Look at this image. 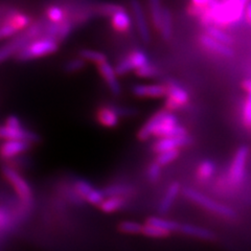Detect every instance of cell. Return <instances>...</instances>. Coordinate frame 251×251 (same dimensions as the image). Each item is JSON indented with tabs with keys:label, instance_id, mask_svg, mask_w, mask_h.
Listing matches in <instances>:
<instances>
[{
	"label": "cell",
	"instance_id": "cell-1",
	"mask_svg": "<svg viewBox=\"0 0 251 251\" xmlns=\"http://www.w3.org/2000/svg\"><path fill=\"white\" fill-rule=\"evenodd\" d=\"M251 0H224L219 2L214 18V25L218 27H229L237 25L245 18L247 4Z\"/></svg>",
	"mask_w": 251,
	"mask_h": 251
},
{
	"label": "cell",
	"instance_id": "cell-2",
	"mask_svg": "<svg viewBox=\"0 0 251 251\" xmlns=\"http://www.w3.org/2000/svg\"><path fill=\"white\" fill-rule=\"evenodd\" d=\"M249 154L250 149L245 145L240 146L235 150L226 175L227 187L229 190H238L244 183Z\"/></svg>",
	"mask_w": 251,
	"mask_h": 251
},
{
	"label": "cell",
	"instance_id": "cell-3",
	"mask_svg": "<svg viewBox=\"0 0 251 251\" xmlns=\"http://www.w3.org/2000/svg\"><path fill=\"white\" fill-rule=\"evenodd\" d=\"M44 28L45 27H43V22H37L35 25H30L25 33L16 37L11 43L3 45L1 50H0V61L4 62L13 54H17L21 50L29 44L30 40H33L34 38L40 35Z\"/></svg>",
	"mask_w": 251,
	"mask_h": 251
},
{
	"label": "cell",
	"instance_id": "cell-4",
	"mask_svg": "<svg viewBox=\"0 0 251 251\" xmlns=\"http://www.w3.org/2000/svg\"><path fill=\"white\" fill-rule=\"evenodd\" d=\"M183 194L187 199H190L194 203L198 204L199 206L209 210L210 213L219 215L227 219H233L235 218V216H237L235 211L231 207L225 205V204L216 202L214 199H211L207 197V196L199 193L198 191L193 190V188H190V187L185 188L183 191Z\"/></svg>",
	"mask_w": 251,
	"mask_h": 251
},
{
	"label": "cell",
	"instance_id": "cell-5",
	"mask_svg": "<svg viewBox=\"0 0 251 251\" xmlns=\"http://www.w3.org/2000/svg\"><path fill=\"white\" fill-rule=\"evenodd\" d=\"M59 47L58 41L51 38H43L40 40L30 42L25 49L21 50L17 54L16 59L18 61H27L35 58H39L46 54L57 51Z\"/></svg>",
	"mask_w": 251,
	"mask_h": 251
},
{
	"label": "cell",
	"instance_id": "cell-6",
	"mask_svg": "<svg viewBox=\"0 0 251 251\" xmlns=\"http://www.w3.org/2000/svg\"><path fill=\"white\" fill-rule=\"evenodd\" d=\"M2 173L7 181L14 187L16 193L18 194L19 197L23 201L30 202L31 198H33V194H31V188L25 181V179H23L17 171H15L10 167H4L2 169Z\"/></svg>",
	"mask_w": 251,
	"mask_h": 251
},
{
	"label": "cell",
	"instance_id": "cell-7",
	"mask_svg": "<svg viewBox=\"0 0 251 251\" xmlns=\"http://www.w3.org/2000/svg\"><path fill=\"white\" fill-rule=\"evenodd\" d=\"M168 88V98L166 107L169 111L177 110L185 106L188 101V93L177 82L169 81L166 85Z\"/></svg>",
	"mask_w": 251,
	"mask_h": 251
},
{
	"label": "cell",
	"instance_id": "cell-8",
	"mask_svg": "<svg viewBox=\"0 0 251 251\" xmlns=\"http://www.w3.org/2000/svg\"><path fill=\"white\" fill-rule=\"evenodd\" d=\"M0 135L4 140H23L27 141V143H39L40 137L35 132H31L29 130L20 128H9L6 126H2L1 131H0Z\"/></svg>",
	"mask_w": 251,
	"mask_h": 251
},
{
	"label": "cell",
	"instance_id": "cell-9",
	"mask_svg": "<svg viewBox=\"0 0 251 251\" xmlns=\"http://www.w3.org/2000/svg\"><path fill=\"white\" fill-rule=\"evenodd\" d=\"M193 143V138L191 136H181V137H164L159 138L153 146L154 151L159 154L161 152L179 150L180 148L190 146Z\"/></svg>",
	"mask_w": 251,
	"mask_h": 251
},
{
	"label": "cell",
	"instance_id": "cell-10",
	"mask_svg": "<svg viewBox=\"0 0 251 251\" xmlns=\"http://www.w3.org/2000/svg\"><path fill=\"white\" fill-rule=\"evenodd\" d=\"M130 5H131L133 15H134L137 30L141 40H143L145 43H149L151 40V36H150V31H149V27L147 25V20L145 18L143 9H141V5L138 0H130Z\"/></svg>",
	"mask_w": 251,
	"mask_h": 251
},
{
	"label": "cell",
	"instance_id": "cell-11",
	"mask_svg": "<svg viewBox=\"0 0 251 251\" xmlns=\"http://www.w3.org/2000/svg\"><path fill=\"white\" fill-rule=\"evenodd\" d=\"M200 42L205 49L211 50L217 54H220V56L226 58H231L234 56V51L230 46L215 40L214 38H211L207 34L201 35Z\"/></svg>",
	"mask_w": 251,
	"mask_h": 251
},
{
	"label": "cell",
	"instance_id": "cell-12",
	"mask_svg": "<svg viewBox=\"0 0 251 251\" xmlns=\"http://www.w3.org/2000/svg\"><path fill=\"white\" fill-rule=\"evenodd\" d=\"M30 143L23 140H4L1 146V155L3 158L10 159L28 150Z\"/></svg>",
	"mask_w": 251,
	"mask_h": 251
},
{
	"label": "cell",
	"instance_id": "cell-13",
	"mask_svg": "<svg viewBox=\"0 0 251 251\" xmlns=\"http://www.w3.org/2000/svg\"><path fill=\"white\" fill-rule=\"evenodd\" d=\"M100 73L103 75L105 78V81L107 82L108 86L111 92L114 94V96H119L121 93V85L117 81L116 78V73L115 69L109 64V63L106 61L104 63H100V64H98Z\"/></svg>",
	"mask_w": 251,
	"mask_h": 251
},
{
	"label": "cell",
	"instance_id": "cell-14",
	"mask_svg": "<svg viewBox=\"0 0 251 251\" xmlns=\"http://www.w3.org/2000/svg\"><path fill=\"white\" fill-rule=\"evenodd\" d=\"M132 92L140 98H160L168 96V88L163 85H135L132 88Z\"/></svg>",
	"mask_w": 251,
	"mask_h": 251
},
{
	"label": "cell",
	"instance_id": "cell-15",
	"mask_svg": "<svg viewBox=\"0 0 251 251\" xmlns=\"http://www.w3.org/2000/svg\"><path fill=\"white\" fill-rule=\"evenodd\" d=\"M167 111L168 110H161V111L155 113L151 119L144 125V127H141V129L138 131V134H137L140 140H147L154 134V132L156 131L157 128H158V126L163 120V117L166 115Z\"/></svg>",
	"mask_w": 251,
	"mask_h": 251
},
{
	"label": "cell",
	"instance_id": "cell-16",
	"mask_svg": "<svg viewBox=\"0 0 251 251\" xmlns=\"http://www.w3.org/2000/svg\"><path fill=\"white\" fill-rule=\"evenodd\" d=\"M179 231L184 233L185 235H188V237H193L200 240L213 241L216 239L215 232H213L209 229L203 228V227H199L192 224H181Z\"/></svg>",
	"mask_w": 251,
	"mask_h": 251
},
{
	"label": "cell",
	"instance_id": "cell-17",
	"mask_svg": "<svg viewBox=\"0 0 251 251\" xmlns=\"http://www.w3.org/2000/svg\"><path fill=\"white\" fill-rule=\"evenodd\" d=\"M3 23H9L13 25L16 29L19 30L21 28H25L29 25V17L27 15L21 14L15 10H10L7 12L6 16H2L1 18V25Z\"/></svg>",
	"mask_w": 251,
	"mask_h": 251
},
{
	"label": "cell",
	"instance_id": "cell-18",
	"mask_svg": "<svg viewBox=\"0 0 251 251\" xmlns=\"http://www.w3.org/2000/svg\"><path fill=\"white\" fill-rule=\"evenodd\" d=\"M179 191H180V185L178 182H174L170 185L166 195L163 196V198L159 204L158 210L160 214H162V215L167 214L168 211L171 209L173 204H174V202H175V199L177 198Z\"/></svg>",
	"mask_w": 251,
	"mask_h": 251
},
{
	"label": "cell",
	"instance_id": "cell-19",
	"mask_svg": "<svg viewBox=\"0 0 251 251\" xmlns=\"http://www.w3.org/2000/svg\"><path fill=\"white\" fill-rule=\"evenodd\" d=\"M98 120L99 122L108 128H114L119 125L120 116L117 115L113 110L108 107L100 108L98 112Z\"/></svg>",
	"mask_w": 251,
	"mask_h": 251
},
{
	"label": "cell",
	"instance_id": "cell-20",
	"mask_svg": "<svg viewBox=\"0 0 251 251\" xmlns=\"http://www.w3.org/2000/svg\"><path fill=\"white\" fill-rule=\"evenodd\" d=\"M147 224L155 226L157 228H159L163 231H167L169 233L176 230H180V226H181V224H179L175 221H171V220H166L157 217H152L150 219H148Z\"/></svg>",
	"mask_w": 251,
	"mask_h": 251
},
{
	"label": "cell",
	"instance_id": "cell-21",
	"mask_svg": "<svg viewBox=\"0 0 251 251\" xmlns=\"http://www.w3.org/2000/svg\"><path fill=\"white\" fill-rule=\"evenodd\" d=\"M216 164L214 161L211 160H204L202 161L197 169V177L200 181H208L216 173Z\"/></svg>",
	"mask_w": 251,
	"mask_h": 251
},
{
	"label": "cell",
	"instance_id": "cell-22",
	"mask_svg": "<svg viewBox=\"0 0 251 251\" xmlns=\"http://www.w3.org/2000/svg\"><path fill=\"white\" fill-rule=\"evenodd\" d=\"M112 25L116 30L122 31V33L129 30L131 26V20L129 15L125 12V10L117 12L115 15L112 16Z\"/></svg>",
	"mask_w": 251,
	"mask_h": 251
},
{
	"label": "cell",
	"instance_id": "cell-23",
	"mask_svg": "<svg viewBox=\"0 0 251 251\" xmlns=\"http://www.w3.org/2000/svg\"><path fill=\"white\" fill-rule=\"evenodd\" d=\"M206 34L211 38H214L215 40L228 46H230L233 43V39L228 34H226V31H224L221 27H218L215 25L208 26L206 27Z\"/></svg>",
	"mask_w": 251,
	"mask_h": 251
},
{
	"label": "cell",
	"instance_id": "cell-24",
	"mask_svg": "<svg viewBox=\"0 0 251 251\" xmlns=\"http://www.w3.org/2000/svg\"><path fill=\"white\" fill-rule=\"evenodd\" d=\"M133 192V187L129 185H123V184H114V185H109L104 188V193L107 198L110 197H122L124 196L129 195Z\"/></svg>",
	"mask_w": 251,
	"mask_h": 251
},
{
	"label": "cell",
	"instance_id": "cell-25",
	"mask_svg": "<svg viewBox=\"0 0 251 251\" xmlns=\"http://www.w3.org/2000/svg\"><path fill=\"white\" fill-rule=\"evenodd\" d=\"M125 204V199L122 197H110L106 198L104 202L100 204V207L104 213H114V211L121 209Z\"/></svg>",
	"mask_w": 251,
	"mask_h": 251
},
{
	"label": "cell",
	"instance_id": "cell-26",
	"mask_svg": "<svg viewBox=\"0 0 251 251\" xmlns=\"http://www.w3.org/2000/svg\"><path fill=\"white\" fill-rule=\"evenodd\" d=\"M150 3V10L152 15V21L156 29H160L161 21H162V14L163 9L161 7L160 0H149Z\"/></svg>",
	"mask_w": 251,
	"mask_h": 251
},
{
	"label": "cell",
	"instance_id": "cell-27",
	"mask_svg": "<svg viewBox=\"0 0 251 251\" xmlns=\"http://www.w3.org/2000/svg\"><path fill=\"white\" fill-rule=\"evenodd\" d=\"M216 0H192V4L188 6V13L194 17H201L207 7Z\"/></svg>",
	"mask_w": 251,
	"mask_h": 251
},
{
	"label": "cell",
	"instance_id": "cell-28",
	"mask_svg": "<svg viewBox=\"0 0 251 251\" xmlns=\"http://www.w3.org/2000/svg\"><path fill=\"white\" fill-rule=\"evenodd\" d=\"M172 16L168 9H163L162 21L160 26V34L163 40L169 41L172 38Z\"/></svg>",
	"mask_w": 251,
	"mask_h": 251
},
{
	"label": "cell",
	"instance_id": "cell-29",
	"mask_svg": "<svg viewBox=\"0 0 251 251\" xmlns=\"http://www.w3.org/2000/svg\"><path fill=\"white\" fill-rule=\"evenodd\" d=\"M119 228L124 233L138 234V233H143L144 225L134 221H124L119 225Z\"/></svg>",
	"mask_w": 251,
	"mask_h": 251
},
{
	"label": "cell",
	"instance_id": "cell-30",
	"mask_svg": "<svg viewBox=\"0 0 251 251\" xmlns=\"http://www.w3.org/2000/svg\"><path fill=\"white\" fill-rule=\"evenodd\" d=\"M80 58L87 60V61H91L97 63V64H100V63L106 62V56L104 53H101L100 51H96V50H82L80 51Z\"/></svg>",
	"mask_w": 251,
	"mask_h": 251
},
{
	"label": "cell",
	"instance_id": "cell-31",
	"mask_svg": "<svg viewBox=\"0 0 251 251\" xmlns=\"http://www.w3.org/2000/svg\"><path fill=\"white\" fill-rule=\"evenodd\" d=\"M178 156H179V150H172V151L161 152V153L157 155L156 162L161 167L167 166V164H170L171 162L175 161L178 158Z\"/></svg>",
	"mask_w": 251,
	"mask_h": 251
},
{
	"label": "cell",
	"instance_id": "cell-32",
	"mask_svg": "<svg viewBox=\"0 0 251 251\" xmlns=\"http://www.w3.org/2000/svg\"><path fill=\"white\" fill-rule=\"evenodd\" d=\"M242 121L245 127L251 131V94H248L243 105Z\"/></svg>",
	"mask_w": 251,
	"mask_h": 251
},
{
	"label": "cell",
	"instance_id": "cell-33",
	"mask_svg": "<svg viewBox=\"0 0 251 251\" xmlns=\"http://www.w3.org/2000/svg\"><path fill=\"white\" fill-rule=\"evenodd\" d=\"M128 59L130 60L131 64L133 65V68L134 69H138L140 67H143L147 64H149L148 62V57L146 56V53L143 51H134L132 52L130 56L128 57Z\"/></svg>",
	"mask_w": 251,
	"mask_h": 251
},
{
	"label": "cell",
	"instance_id": "cell-34",
	"mask_svg": "<svg viewBox=\"0 0 251 251\" xmlns=\"http://www.w3.org/2000/svg\"><path fill=\"white\" fill-rule=\"evenodd\" d=\"M106 199V195L104 193V190H98V188H93V190L87 195V197L85 200L88 203L92 204V205H100Z\"/></svg>",
	"mask_w": 251,
	"mask_h": 251
},
{
	"label": "cell",
	"instance_id": "cell-35",
	"mask_svg": "<svg viewBox=\"0 0 251 251\" xmlns=\"http://www.w3.org/2000/svg\"><path fill=\"white\" fill-rule=\"evenodd\" d=\"M143 234L146 235V237L149 238H155V239H159V238H166L169 237L170 233L167 231H163L159 228H157L155 226L149 225V224H145L144 225V230H143Z\"/></svg>",
	"mask_w": 251,
	"mask_h": 251
},
{
	"label": "cell",
	"instance_id": "cell-36",
	"mask_svg": "<svg viewBox=\"0 0 251 251\" xmlns=\"http://www.w3.org/2000/svg\"><path fill=\"white\" fill-rule=\"evenodd\" d=\"M122 10H124V7L122 5L114 4V3H103L99 5V7L97 9L99 14L103 16H111V17L117 12H120Z\"/></svg>",
	"mask_w": 251,
	"mask_h": 251
},
{
	"label": "cell",
	"instance_id": "cell-37",
	"mask_svg": "<svg viewBox=\"0 0 251 251\" xmlns=\"http://www.w3.org/2000/svg\"><path fill=\"white\" fill-rule=\"evenodd\" d=\"M93 186L86 180H78V181L75 182V191L76 194L80 196L82 198H86L87 195L93 190Z\"/></svg>",
	"mask_w": 251,
	"mask_h": 251
},
{
	"label": "cell",
	"instance_id": "cell-38",
	"mask_svg": "<svg viewBox=\"0 0 251 251\" xmlns=\"http://www.w3.org/2000/svg\"><path fill=\"white\" fill-rule=\"evenodd\" d=\"M47 17L51 22L61 23L64 21V12L59 6H50L47 10Z\"/></svg>",
	"mask_w": 251,
	"mask_h": 251
},
{
	"label": "cell",
	"instance_id": "cell-39",
	"mask_svg": "<svg viewBox=\"0 0 251 251\" xmlns=\"http://www.w3.org/2000/svg\"><path fill=\"white\" fill-rule=\"evenodd\" d=\"M85 65H86V63H85L84 59H82V58L73 59L66 63L64 66V70L66 73H76V72H78V70L83 69L85 67Z\"/></svg>",
	"mask_w": 251,
	"mask_h": 251
},
{
	"label": "cell",
	"instance_id": "cell-40",
	"mask_svg": "<svg viewBox=\"0 0 251 251\" xmlns=\"http://www.w3.org/2000/svg\"><path fill=\"white\" fill-rule=\"evenodd\" d=\"M136 74L138 76H143V77H153L158 75L159 70L157 69L154 65L151 64H147L143 67H140L136 70Z\"/></svg>",
	"mask_w": 251,
	"mask_h": 251
},
{
	"label": "cell",
	"instance_id": "cell-41",
	"mask_svg": "<svg viewBox=\"0 0 251 251\" xmlns=\"http://www.w3.org/2000/svg\"><path fill=\"white\" fill-rule=\"evenodd\" d=\"M109 107L111 108L120 117L134 116V115L138 114V111L134 108H127V107H122V106H114V105H111Z\"/></svg>",
	"mask_w": 251,
	"mask_h": 251
},
{
	"label": "cell",
	"instance_id": "cell-42",
	"mask_svg": "<svg viewBox=\"0 0 251 251\" xmlns=\"http://www.w3.org/2000/svg\"><path fill=\"white\" fill-rule=\"evenodd\" d=\"M161 174V166H159L156 161L150 164V167L148 169V178L150 181L155 182L160 178Z\"/></svg>",
	"mask_w": 251,
	"mask_h": 251
},
{
	"label": "cell",
	"instance_id": "cell-43",
	"mask_svg": "<svg viewBox=\"0 0 251 251\" xmlns=\"http://www.w3.org/2000/svg\"><path fill=\"white\" fill-rule=\"evenodd\" d=\"M74 27V23L69 20H64L63 22H61V28H60V34L58 37L59 41H63L68 37V35L70 34V31L73 30Z\"/></svg>",
	"mask_w": 251,
	"mask_h": 251
},
{
	"label": "cell",
	"instance_id": "cell-44",
	"mask_svg": "<svg viewBox=\"0 0 251 251\" xmlns=\"http://www.w3.org/2000/svg\"><path fill=\"white\" fill-rule=\"evenodd\" d=\"M133 69H134L133 68V65L131 64L130 60L127 58V59L121 61L119 64L116 65L115 73L117 75H124L126 74H128L129 72H131V70H133Z\"/></svg>",
	"mask_w": 251,
	"mask_h": 251
},
{
	"label": "cell",
	"instance_id": "cell-45",
	"mask_svg": "<svg viewBox=\"0 0 251 251\" xmlns=\"http://www.w3.org/2000/svg\"><path fill=\"white\" fill-rule=\"evenodd\" d=\"M16 31H18L13 25H9V23H3L1 25V29H0V37L1 39L9 38L11 36H14L16 34Z\"/></svg>",
	"mask_w": 251,
	"mask_h": 251
},
{
	"label": "cell",
	"instance_id": "cell-46",
	"mask_svg": "<svg viewBox=\"0 0 251 251\" xmlns=\"http://www.w3.org/2000/svg\"><path fill=\"white\" fill-rule=\"evenodd\" d=\"M4 126H6V127H9V128H20L21 127V123H20V121L18 119V116L10 115L6 119Z\"/></svg>",
	"mask_w": 251,
	"mask_h": 251
},
{
	"label": "cell",
	"instance_id": "cell-47",
	"mask_svg": "<svg viewBox=\"0 0 251 251\" xmlns=\"http://www.w3.org/2000/svg\"><path fill=\"white\" fill-rule=\"evenodd\" d=\"M242 88L248 94H251V78H246V80L242 82Z\"/></svg>",
	"mask_w": 251,
	"mask_h": 251
},
{
	"label": "cell",
	"instance_id": "cell-48",
	"mask_svg": "<svg viewBox=\"0 0 251 251\" xmlns=\"http://www.w3.org/2000/svg\"><path fill=\"white\" fill-rule=\"evenodd\" d=\"M245 20L248 23V25L251 26V1L247 4L245 11Z\"/></svg>",
	"mask_w": 251,
	"mask_h": 251
}]
</instances>
